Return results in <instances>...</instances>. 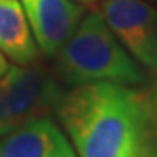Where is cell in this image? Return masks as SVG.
Masks as SVG:
<instances>
[{
    "mask_svg": "<svg viewBox=\"0 0 157 157\" xmlns=\"http://www.w3.org/2000/svg\"><path fill=\"white\" fill-rule=\"evenodd\" d=\"M56 110L78 157H157V119L131 86H77Z\"/></svg>",
    "mask_w": 157,
    "mask_h": 157,
    "instance_id": "1",
    "label": "cell"
},
{
    "mask_svg": "<svg viewBox=\"0 0 157 157\" xmlns=\"http://www.w3.org/2000/svg\"><path fill=\"white\" fill-rule=\"evenodd\" d=\"M56 59L58 73L70 87L98 82L133 87L145 78L141 65L124 49L100 12L82 16Z\"/></svg>",
    "mask_w": 157,
    "mask_h": 157,
    "instance_id": "2",
    "label": "cell"
},
{
    "mask_svg": "<svg viewBox=\"0 0 157 157\" xmlns=\"http://www.w3.org/2000/svg\"><path fill=\"white\" fill-rule=\"evenodd\" d=\"M61 96L56 82L40 68L11 67L0 78V138L33 119L49 115Z\"/></svg>",
    "mask_w": 157,
    "mask_h": 157,
    "instance_id": "3",
    "label": "cell"
},
{
    "mask_svg": "<svg viewBox=\"0 0 157 157\" xmlns=\"http://www.w3.org/2000/svg\"><path fill=\"white\" fill-rule=\"evenodd\" d=\"M100 14L141 67L157 70V9L143 0H101Z\"/></svg>",
    "mask_w": 157,
    "mask_h": 157,
    "instance_id": "4",
    "label": "cell"
},
{
    "mask_svg": "<svg viewBox=\"0 0 157 157\" xmlns=\"http://www.w3.org/2000/svg\"><path fill=\"white\" fill-rule=\"evenodd\" d=\"M42 54L54 58L77 28L84 7L75 0H19Z\"/></svg>",
    "mask_w": 157,
    "mask_h": 157,
    "instance_id": "5",
    "label": "cell"
},
{
    "mask_svg": "<svg viewBox=\"0 0 157 157\" xmlns=\"http://www.w3.org/2000/svg\"><path fill=\"white\" fill-rule=\"evenodd\" d=\"M0 157H78L49 115L33 119L0 138Z\"/></svg>",
    "mask_w": 157,
    "mask_h": 157,
    "instance_id": "6",
    "label": "cell"
},
{
    "mask_svg": "<svg viewBox=\"0 0 157 157\" xmlns=\"http://www.w3.org/2000/svg\"><path fill=\"white\" fill-rule=\"evenodd\" d=\"M0 51L16 65H35L40 58L19 0H0Z\"/></svg>",
    "mask_w": 157,
    "mask_h": 157,
    "instance_id": "7",
    "label": "cell"
},
{
    "mask_svg": "<svg viewBox=\"0 0 157 157\" xmlns=\"http://www.w3.org/2000/svg\"><path fill=\"white\" fill-rule=\"evenodd\" d=\"M147 100H148L152 112H154V115H155V119H157V77H155V80H154V84H152V87H150V93L147 94Z\"/></svg>",
    "mask_w": 157,
    "mask_h": 157,
    "instance_id": "8",
    "label": "cell"
},
{
    "mask_svg": "<svg viewBox=\"0 0 157 157\" xmlns=\"http://www.w3.org/2000/svg\"><path fill=\"white\" fill-rule=\"evenodd\" d=\"M9 68H11V65H9V61H7V56L0 51V78L6 75Z\"/></svg>",
    "mask_w": 157,
    "mask_h": 157,
    "instance_id": "9",
    "label": "cell"
},
{
    "mask_svg": "<svg viewBox=\"0 0 157 157\" xmlns=\"http://www.w3.org/2000/svg\"><path fill=\"white\" fill-rule=\"evenodd\" d=\"M75 2H78V4H87V2H93V0H75Z\"/></svg>",
    "mask_w": 157,
    "mask_h": 157,
    "instance_id": "10",
    "label": "cell"
}]
</instances>
